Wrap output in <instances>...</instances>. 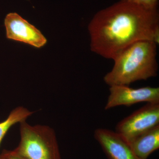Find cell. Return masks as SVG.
Wrapping results in <instances>:
<instances>
[{"label":"cell","instance_id":"2","mask_svg":"<svg viewBox=\"0 0 159 159\" xmlns=\"http://www.w3.org/2000/svg\"><path fill=\"white\" fill-rule=\"evenodd\" d=\"M157 45L151 41H140L123 50L113 59L112 69L103 77L104 82L109 87L129 86L156 77Z\"/></svg>","mask_w":159,"mask_h":159},{"label":"cell","instance_id":"1","mask_svg":"<svg viewBox=\"0 0 159 159\" xmlns=\"http://www.w3.org/2000/svg\"><path fill=\"white\" fill-rule=\"evenodd\" d=\"M91 51L113 60L140 41L159 43V14L133 3L119 1L94 15L88 25Z\"/></svg>","mask_w":159,"mask_h":159},{"label":"cell","instance_id":"6","mask_svg":"<svg viewBox=\"0 0 159 159\" xmlns=\"http://www.w3.org/2000/svg\"><path fill=\"white\" fill-rule=\"evenodd\" d=\"M6 37L40 48L47 40L40 31L15 12L9 13L5 19Z\"/></svg>","mask_w":159,"mask_h":159},{"label":"cell","instance_id":"10","mask_svg":"<svg viewBox=\"0 0 159 159\" xmlns=\"http://www.w3.org/2000/svg\"><path fill=\"white\" fill-rule=\"evenodd\" d=\"M133 3L148 10H158V0H119Z\"/></svg>","mask_w":159,"mask_h":159},{"label":"cell","instance_id":"7","mask_svg":"<svg viewBox=\"0 0 159 159\" xmlns=\"http://www.w3.org/2000/svg\"><path fill=\"white\" fill-rule=\"evenodd\" d=\"M94 137L108 159H139L128 142L116 132L98 128Z\"/></svg>","mask_w":159,"mask_h":159},{"label":"cell","instance_id":"9","mask_svg":"<svg viewBox=\"0 0 159 159\" xmlns=\"http://www.w3.org/2000/svg\"><path fill=\"white\" fill-rule=\"evenodd\" d=\"M34 113L22 106H18L13 109L4 121L0 122V145L9 129L13 125L26 121Z\"/></svg>","mask_w":159,"mask_h":159},{"label":"cell","instance_id":"11","mask_svg":"<svg viewBox=\"0 0 159 159\" xmlns=\"http://www.w3.org/2000/svg\"><path fill=\"white\" fill-rule=\"evenodd\" d=\"M0 159H26L15 153L13 150L4 149L0 154Z\"/></svg>","mask_w":159,"mask_h":159},{"label":"cell","instance_id":"5","mask_svg":"<svg viewBox=\"0 0 159 159\" xmlns=\"http://www.w3.org/2000/svg\"><path fill=\"white\" fill-rule=\"evenodd\" d=\"M106 110L120 106L130 107L141 102H159L158 87L134 89L128 85H113L110 86Z\"/></svg>","mask_w":159,"mask_h":159},{"label":"cell","instance_id":"3","mask_svg":"<svg viewBox=\"0 0 159 159\" xmlns=\"http://www.w3.org/2000/svg\"><path fill=\"white\" fill-rule=\"evenodd\" d=\"M20 140L13 149L26 159H61L54 129L47 125L20 123Z\"/></svg>","mask_w":159,"mask_h":159},{"label":"cell","instance_id":"4","mask_svg":"<svg viewBox=\"0 0 159 159\" xmlns=\"http://www.w3.org/2000/svg\"><path fill=\"white\" fill-rule=\"evenodd\" d=\"M159 125V102H148L117 124L115 132L129 143Z\"/></svg>","mask_w":159,"mask_h":159},{"label":"cell","instance_id":"8","mask_svg":"<svg viewBox=\"0 0 159 159\" xmlns=\"http://www.w3.org/2000/svg\"><path fill=\"white\" fill-rule=\"evenodd\" d=\"M139 159H147L159 148V125L136 137L129 143Z\"/></svg>","mask_w":159,"mask_h":159}]
</instances>
